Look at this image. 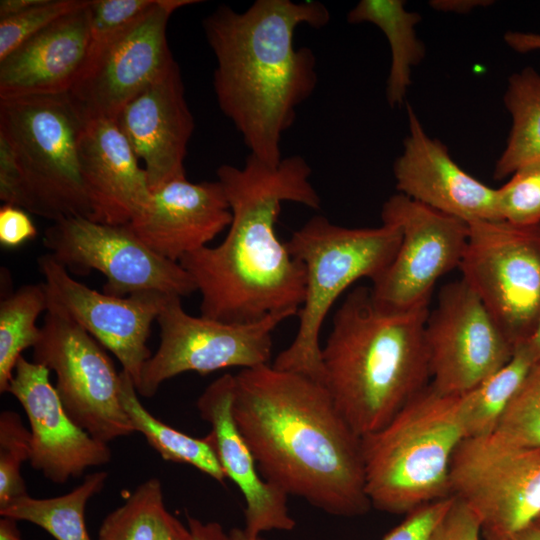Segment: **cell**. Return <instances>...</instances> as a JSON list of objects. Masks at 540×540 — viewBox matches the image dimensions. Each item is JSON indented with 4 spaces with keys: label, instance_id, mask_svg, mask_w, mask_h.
<instances>
[{
    "label": "cell",
    "instance_id": "bcb514c9",
    "mask_svg": "<svg viewBox=\"0 0 540 540\" xmlns=\"http://www.w3.org/2000/svg\"><path fill=\"white\" fill-rule=\"evenodd\" d=\"M0 540H22L16 520L9 517H1Z\"/></svg>",
    "mask_w": 540,
    "mask_h": 540
},
{
    "label": "cell",
    "instance_id": "603a6c76",
    "mask_svg": "<svg viewBox=\"0 0 540 540\" xmlns=\"http://www.w3.org/2000/svg\"><path fill=\"white\" fill-rule=\"evenodd\" d=\"M88 4L60 17L0 61V99L70 92L89 53Z\"/></svg>",
    "mask_w": 540,
    "mask_h": 540
},
{
    "label": "cell",
    "instance_id": "ac0fdd59",
    "mask_svg": "<svg viewBox=\"0 0 540 540\" xmlns=\"http://www.w3.org/2000/svg\"><path fill=\"white\" fill-rule=\"evenodd\" d=\"M409 134L393 174L399 193L466 223L501 220L496 189L464 171L448 148L425 132L407 104Z\"/></svg>",
    "mask_w": 540,
    "mask_h": 540
},
{
    "label": "cell",
    "instance_id": "7c38bea8",
    "mask_svg": "<svg viewBox=\"0 0 540 540\" xmlns=\"http://www.w3.org/2000/svg\"><path fill=\"white\" fill-rule=\"evenodd\" d=\"M43 245L68 271L101 272L103 292L126 297L141 291H160L179 297L197 291L190 275L178 263L146 246L127 225H110L85 217L53 222Z\"/></svg>",
    "mask_w": 540,
    "mask_h": 540
},
{
    "label": "cell",
    "instance_id": "d6a6232c",
    "mask_svg": "<svg viewBox=\"0 0 540 540\" xmlns=\"http://www.w3.org/2000/svg\"><path fill=\"white\" fill-rule=\"evenodd\" d=\"M496 189L501 220L517 226L540 224V161L527 164Z\"/></svg>",
    "mask_w": 540,
    "mask_h": 540
},
{
    "label": "cell",
    "instance_id": "d4e9b609",
    "mask_svg": "<svg viewBox=\"0 0 540 540\" xmlns=\"http://www.w3.org/2000/svg\"><path fill=\"white\" fill-rule=\"evenodd\" d=\"M119 395L134 431L141 433L162 459L191 465L220 483L225 481L227 477L208 437H191L155 418L143 406L132 378L123 370Z\"/></svg>",
    "mask_w": 540,
    "mask_h": 540
},
{
    "label": "cell",
    "instance_id": "b9f144b4",
    "mask_svg": "<svg viewBox=\"0 0 540 540\" xmlns=\"http://www.w3.org/2000/svg\"><path fill=\"white\" fill-rule=\"evenodd\" d=\"M157 540H192L191 533L175 516L167 513Z\"/></svg>",
    "mask_w": 540,
    "mask_h": 540
},
{
    "label": "cell",
    "instance_id": "e575fe53",
    "mask_svg": "<svg viewBox=\"0 0 540 540\" xmlns=\"http://www.w3.org/2000/svg\"><path fill=\"white\" fill-rule=\"evenodd\" d=\"M157 0H89L90 47L94 48L130 25Z\"/></svg>",
    "mask_w": 540,
    "mask_h": 540
},
{
    "label": "cell",
    "instance_id": "1f68e13d",
    "mask_svg": "<svg viewBox=\"0 0 540 540\" xmlns=\"http://www.w3.org/2000/svg\"><path fill=\"white\" fill-rule=\"evenodd\" d=\"M32 454L31 432L21 416L10 410L0 414V507L28 495L22 464Z\"/></svg>",
    "mask_w": 540,
    "mask_h": 540
},
{
    "label": "cell",
    "instance_id": "c3c4849f",
    "mask_svg": "<svg viewBox=\"0 0 540 540\" xmlns=\"http://www.w3.org/2000/svg\"><path fill=\"white\" fill-rule=\"evenodd\" d=\"M231 540H265L261 535H251L244 528H233L229 532Z\"/></svg>",
    "mask_w": 540,
    "mask_h": 540
},
{
    "label": "cell",
    "instance_id": "7402d4cb",
    "mask_svg": "<svg viewBox=\"0 0 540 540\" xmlns=\"http://www.w3.org/2000/svg\"><path fill=\"white\" fill-rule=\"evenodd\" d=\"M79 159L92 221L127 225L147 207L145 169L115 118L86 119Z\"/></svg>",
    "mask_w": 540,
    "mask_h": 540
},
{
    "label": "cell",
    "instance_id": "5b68a950",
    "mask_svg": "<svg viewBox=\"0 0 540 540\" xmlns=\"http://www.w3.org/2000/svg\"><path fill=\"white\" fill-rule=\"evenodd\" d=\"M460 400L429 384L386 425L361 437L371 507L408 514L452 496L451 461L465 438Z\"/></svg>",
    "mask_w": 540,
    "mask_h": 540
},
{
    "label": "cell",
    "instance_id": "f1b7e54d",
    "mask_svg": "<svg viewBox=\"0 0 540 540\" xmlns=\"http://www.w3.org/2000/svg\"><path fill=\"white\" fill-rule=\"evenodd\" d=\"M48 310L43 283L26 284L0 303V392H8L22 352L34 347L41 335L38 316Z\"/></svg>",
    "mask_w": 540,
    "mask_h": 540
},
{
    "label": "cell",
    "instance_id": "f35d334b",
    "mask_svg": "<svg viewBox=\"0 0 540 540\" xmlns=\"http://www.w3.org/2000/svg\"><path fill=\"white\" fill-rule=\"evenodd\" d=\"M21 174L14 152L7 140L0 135V199L4 204L19 207Z\"/></svg>",
    "mask_w": 540,
    "mask_h": 540
},
{
    "label": "cell",
    "instance_id": "52a82bcc",
    "mask_svg": "<svg viewBox=\"0 0 540 540\" xmlns=\"http://www.w3.org/2000/svg\"><path fill=\"white\" fill-rule=\"evenodd\" d=\"M85 122L69 93L0 99V135L21 174L20 208L53 222L90 219L79 159Z\"/></svg>",
    "mask_w": 540,
    "mask_h": 540
},
{
    "label": "cell",
    "instance_id": "6da1fadb",
    "mask_svg": "<svg viewBox=\"0 0 540 540\" xmlns=\"http://www.w3.org/2000/svg\"><path fill=\"white\" fill-rule=\"evenodd\" d=\"M232 413L262 477L341 517L366 514L361 437L325 386L264 364L234 375Z\"/></svg>",
    "mask_w": 540,
    "mask_h": 540
},
{
    "label": "cell",
    "instance_id": "44dd1931",
    "mask_svg": "<svg viewBox=\"0 0 540 540\" xmlns=\"http://www.w3.org/2000/svg\"><path fill=\"white\" fill-rule=\"evenodd\" d=\"M234 375L224 374L202 392L196 402L200 417L210 427V440L227 478L240 489L244 501V529L251 535L271 530L291 531L288 495L266 481L240 433L232 413Z\"/></svg>",
    "mask_w": 540,
    "mask_h": 540
},
{
    "label": "cell",
    "instance_id": "7a4b0ae2",
    "mask_svg": "<svg viewBox=\"0 0 540 540\" xmlns=\"http://www.w3.org/2000/svg\"><path fill=\"white\" fill-rule=\"evenodd\" d=\"M311 173L298 155L271 166L249 154L243 167L217 169L232 212L229 231L218 246H205L179 261L200 292L201 316L246 323L271 313L299 312L305 267L279 240L275 224L285 201L320 208Z\"/></svg>",
    "mask_w": 540,
    "mask_h": 540
},
{
    "label": "cell",
    "instance_id": "60d3db41",
    "mask_svg": "<svg viewBox=\"0 0 540 540\" xmlns=\"http://www.w3.org/2000/svg\"><path fill=\"white\" fill-rule=\"evenodd\" d=\"M504 40L518 53L540 50V34L510 31L504 35Z\"/></svg>",
    "mask_w": 540,
    "mask_h": 540
},
{
    "label": "cell",
    "instance_id": "d6986e66",
    "mask_svg": "<svg viewBox=\"0 0 540 540\" xmlns=\"http://www.w3.org/2000/svg\"><path fill=\"white\" fill-rule=\"evenodd\" d=\"M115 119L143 163L151 191L186 177L184 159L194 119L177 63L128 102Z\"/></svg>",
    "mask_w": 540,
    "mask_h": 540
},
{
    "label": "cell",
    "instance_id": "9a60e30c",
    "mask_svg": "<svg viewBox=\"0 0 540 540\" xmlns=\"http://www.w3.org/2000/svg\"><path fill=\"white\" fill-rule=\"evenodd\" d=\"M424 339L430 384L463 395L503 367L515 348L479 297L462 280L445 284L429 310Z\"/></svg>",
    "mask_w": 540,
    "mask_h": 540
},
{
    "label": "cell",
    "instance_id": "83f0119b",
    "mask_svg": "<svg viewBox=\"0 0 540 540\" xmlns=\"http://www.w3.org/2000/svg\"><path fill=\"white\" fill-rule=\"evenodd\" d=\"M535 362L525 344L511 359L469 392L461 395L460 409L465 438L491 435Z\"/></svg>",
    "mask_w": 540,
    "mask_h": 540
},
{
    "label": "cell",
    "instance_id": "ab89813d",
    "mask_svg": "<svg viewBox=\"0 0 540 540\" xmlns=\"http://www.w3.org/2000/svg\"><path fill=\"white\" fill-rule=\"evenodd\" d=\"M186 517L192 540H231L218 522L203 523L188 514Z\"/></svg>",
    "mask_w": 540,
    "mask_h": 540
},
{
    "label": "cell",
    "instance_id": "74e56055",
    "mask_svg": "<svg viewBox=\"0 0 540 540\" xmlns=\"http://www.w3.org/2000/svg\"><path fill=\"white\" fill-rule=\"evenodd\" d=\"M37 236V228L27 211L11 204L0 208V243L4 247H18Z\"/></svg>",
    "mask_w": 540,
    "mask_h": 540
},
{
    "label": "cell",
    "instance_id": "cb8c5ba5",
    "mask_svg": "<svg viewBox=\"0 0 540 540\" xmlns=\"http://www.w3.org/2000/svg\"><path fill=\"white\" fill-rule=\"evenodd\" d=\"M347 21L372 23L385 34L391 49L386 98L392 107L402 105L411 84L412 67L419 64L425 54L415 31L421 16L407 11L402 0H361L349 11Z\"/></svg>",
    "mask_w": 540,
    "mask_h": 540
},
{
    "label": "cell",
    "instance_id": "836d02e7",
    "mask_svg": "<svg viewBox=\"0 0 540 540\" xmlns=\"http://www.w3.org/2000/svg\"><path fill=\"white\" fill-rule=\"evenodd\" d=\"M87 1L43 0L25 12L0 19V61L60 17L85 6Z\"/></svg>",
    "mask_w": 540,
    "mask_h": 540
},
{
    "label": "cell",
    "instance_id": "f6af8a7d",
    "mask_svg": "<svg viewBox=\"0 0 540 540\" xmlns=\"http://www.w3.org/2000/svg\"><path fill=\"white\" fill-rule=\"evenodd\" d=\"M484 540H540V526L533 523L519 531L499 536H483Z\"/></svg>",
    "mask_w": 540,
    "mask_h": 540
},
{
    "label": "cell",
    "instance_id": "2e32d148",
    "mask_svg": "<svg viewBox=\"0 0 540 540\" xmlns=\"http://www.w3.org/2000/svg\"><path fill=\"white\" fill-rule=\"evenodd\" d=\"M44 277L48 309L69 317L119 360L136 387L151 352V325L171 296L141 291L126 297L100 293L72 278L52 255L38 259Z\"/></svg>",
    "mask_w": 540,
    "mask_h": 540
},
{
    "label": "cell",
    "instance_id": "f546056e",
    "mask_svg": "<svg viewBox=\"0 0 540 540\" xmlns=\"http://www.w3.org/2000/svg\"><path fill=\"white\" fill-rule=\"evenodd\" d=\"M167 513L161 482L150 478L105 517L97 540H157Z\"/></svg>",
    "mask_w": 540,
    "mask_h": 540
},
{
    "label": "cell",
    "instance_id": "4fadbf2b",
    "mask_svg": "<svg viewBox=\"0 0 540 540\" xmlns=\"http://www.w3.org/2000/svg\"><path fill=\"white\" fill-rule=\"evenodd\" d=\"M198 0H157L154 6L101 45L89 49L69 94L86 119L116 118L122 108L176 62L167 24L177 9Z\"/></svg>",
    "mask_w": 540,
    "mask_h": 540
},
{
    "label": "cell",
    "instance_id": "9c48e42d",
    "mask_svg": "<svg viewBox=\"0 0 540 540\" xmlns=\"http://www.w3.org/2000/svg\"><path fill=\"white\" fill-rule=\"evenodd\" d=\"M296 314L283 311L252 322L226 323L189 315L181 297L171 295L157 317L160 345L143 367L137 393L150 398L164 381L187 371L206 375L229 367L268 364L272 332Z\"/></svg>",
    "mask_w": 540,
    "mask_h": 540
},
{
    "label": "cell",
    "instance_id": "3957f363",
    "mask_svg": "<svg viewBox=\"0 0 540 540\" xmlns=\"http://www.w3.org/2000/svg\"><path fill=\"white\" fill-rule=\"evenodd\" d=\"M329 20L324 4L290 0H256L242 12L220 5L203 20L216 58L219 108L250 154L271 166L283 159L282 134L318 82L316 57L308 47L295 48V30L302 24L319 29Z\"/></svg>",
    "mask_w": 540,
    "mask_h": 540
},
{
    "label": "cell",
    "instance_id": "ee69618b",
    "mask_svg": "<svg viewBox=\"0 0 540 540\" xmlns=\"http://www.w3.org/2000/svg\"><path fill=\"white\" fill-rule=\"evenodd\" d=\"M42 1L43 0H1L0 19L8 18L25 12L39 5Z\"/></svg>",
    "mask_w": 540,
    "mask_h": 540
},
{
    "label": "cell",
    "instance_id": "5bb4252c",
    "mask_svg": "<svg viewBox=\"0 0 540 540\" xmlns=\"http://www.w3.org/2000/svg\"><path fill=\"white\" fill-rule=\"evenodd\" d=\"M381 218L382 223L397 225L402 238L391 264L372 281L374 301L394 311L428 305L438 279L459 268L468 223L401 193L383 204Z\"/></svg>",
    "mask_w": 540,
    "mask_h": 540
},
{
    "label": "cell",
    "instance_id": "681fc988",
    "mask_svg": "<svg viewBox=\"0 0 540 540\" xmlns=\"http://www.w3.org/2000/svg\"><path fill=\"white\" fill-rule=\"evenodd\" d=\"M535 523L540 526V517L537 519V521Z\"/></svg>",
    "mask_w": 540,
    "mask_h": 540
},
{
    "label": "cell",
    "instance_id": "8992f818",
    "mask_svg": "<svg viewBox=\"0 0 540 540\" xmlns=\"http://www.w3.org/2000/svg\"><path fill=\"white\" fill-rule=\"evenodd\" d=\"M401 230L392 223L348 228L316 215L286 242L290 254L305 267V298L299 309L295 338L273 367L303 374L323 384L320 330L331 306L354 282L376 279L393 261ZM324 385V384H323Z\"/></svg>",
    "mask_w": 540,
    "mask_h": 540
},
{
    "label": "cell",
    "instance_id": "d590c367",
    "mask_svg": "<svg viewBox=\"0 0 540 540\" xmlns=\"http://www.w3.org/2000/svg\"><path fill=\"white\" fill-rule=\"evenodd\" d=\"M453 501V496L424 504L389 531L382 540H430L431 535Z\"/></svg>",
    "mask_w": 540,
    "mask_h": 540
},
{
    "label": "cell",
    "instance_id": "277c9868",
    "mask_svg": "<svg viewBox=\"0 0 540 540\" xmlns=\"http://www.w3.org/2000/svg\"><path fill=\"white\" fill-rule=\"evenodd\" d=\"M429 304L387 310L370 287L347 294L334 314L321 360L324 386L353 431L386 425L431 381L424 327Z\"/></svg>",
    "mask_w": 540,
    "mask_h": 540
},
{
    "label": "cell",
    "instance_id": "8d00e7d4",
    "mask_svg": "<svg viewBox=\"0 0 540 540\" xmlns=\"http://www.w3.org/2000/svg\"><path fill=\"white\" fill-rule=\"evenodd\" d=\"M482 527L477 515L460 499L453 501L434 529L430 540H481Z\"/></svg>",
    "mask_w": 540,
    "mask_h": 540
},
{
    "label": "cell",
    "instance_id": "7bdbcfd3",
    "mask_svg": "<svg viewBox=\"0 0 540 540\" xmlns=\"http://www.w3.org/2000/svg\"><path fill=\"white\" fill-rule=\"evenodd\" d=\"M492 1L481 0H433L430 6L436 10L453 13H467L479 6H487Z\"/></svg>",
    "mask_w": 540,
    "mask_h": 540
},
{
    "label": "cell",
    "instance_id": "e0dca14e",
    "mask_svg": "<svg viewBox=\"0 0 540 540\" xmlns=\"http://www.w3.org/2000/svg\"><path fill=\"white\" fill-rule=\"evenodd\" d=\"M50 370L23 356L18 360L8 392L24 409L32 437L31 466L49 481L63 484L91 467L108 464L109 445L93 438L66 413Z\"/></svg>",
    "mask_w": 540,
    "mask_h": 540
},
{
    "label": "cell",
    "instance_id": "30bf717a",
    "mask_svg": "<svg viewBox=\"0 0 540 540\" xmlns=\"http://www.w3.org/2000/svg\"><path fill=\"white\" fill-rule=\"evenodd\" d=\"M33 362L55 373L66 413L93 438L108 444L135 432L120 401V373L100 343L69 317L46 311Z\"/></svg>",
    "mask_w": 540,
    "mask_h": 540
},
{
    "label": "cell",
    "instance_id": "ffe728a7",
    "mask_svg": "<svg viewBox=\"0 0 540 540\" xmlns=\"http://www.w3.org/2000/svg\"><path fill=\"white\" fill-rule=\"evenodd\" d=\"M232 212L222 184L186 177L152 191L147 207L128 226L152 251L178 262L229 227Z\"/></svg>",
    "mask_w": 540,
    "mask_h": 540
},
{
    "label": "cell",
    "instance_id": "7dc6e473",
    "mask_svg": "<svg viewBox=\"0 0 540 540\" xmlns=\"http://www.w3.org/2000/svg\"><path fill=\"white\" fill-rule=\"evenodd\" d=\"M535 361L540 359V321L532 337L524 343Z\"/></svg>",
    "mask_w": 540,
    "mask_h": 540
},
{
    "label": "cell",
    "instance_id": "484cf974",
    "mask_svg": "<svg viewBox=\"0 0 540 540\" xmlns=\"http://www.w3.org/2000/svg\"><path fill=\"white\" fill-rule=\"evenodd\" d=\"M503 100L512 125L506 147L495 164L496 180L540 161V74L532 67L512 74Z\"/></svg>",
    "mask_w": 540,
    "mask_h": 540
},
{
    "label": "cell",
    "instance_id": "ba28073f",
    "mask_svg": "<svg viewBox=\"0 0 540 540\" xmlns=\"http://www.w3.org/2000/svg\"><path fill=\"white\" fill-rule=\"evenodd\" d=\"M468 225L461 279L516 348L532 337L540 321V224L498 220Z\"/></svg>",
    "mask_w": 540,
    "mask_h": 540
},
{
    "label": "cell",
    "instance_id": "4316f807",
    "mask_svg": "<svg viewBox=\"0 0 540 540\" xmlns=\"http://www.w3.org/2000/svg\"><path fill=\"white\" fill-rule=\"evenodd\" d=\"M108 473H89L72 491L52 497L33 498L29 494L0 507L1 517L33 523L56 540H91L85 524L88 501L105 486Z\"/></svg>",
    "mask_w": 540,
    "mask_h": 540
},
{
    "label": "cell",
    "instance_id": "8fae6325",
    "mask_svg": "<svg viewBox=\"0 0 540 540\" xmlns=\"http://www.w3.org/2000/svg\"><path fill=\"white\" fill-rule=\"evenodd\" d=\"M450 489L477 515L482 536L519 531L540 517V448L494 434L464 438L452 457Z\"/></svg>",
    "mask_w": 540,
    "mask_h": 540
},
{
    "label": "cell",
    "instance_id": "4dcf8cb0",
    "mask_svg": "<svg viewBox=\"0 0 540 540\" xmlns=\"http://www.w3.org/2000/svg\"><path fill=\"white\" fill-rule=\"evenodd\" d=\"M492 434L516 446L540 448V359L531 366Z\"/></svg>",
    "mask_w": 540,
    "mask_h": 540
}]
</instances>
